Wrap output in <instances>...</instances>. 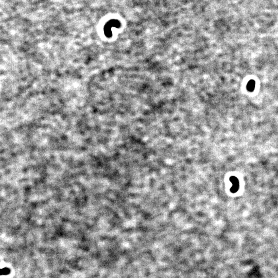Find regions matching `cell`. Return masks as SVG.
<instances>
[{
	"label": "cell",
	"instance_id": "6da1fadb",
	"mask_svg": "<svg viewBox=\"0 0 278 278\" xmlns=\"http://www.w3.org/2000/svg\"><path fill=\"white\" fill-rule=\"evenodd\" d=\"M230 181L232 183V187L230 189L231 192L232 193H236L239 188V180L235 176H232L230 178Z\"/></svg>",
	"mask_w": 278,
	"mask_h": 278
},
{
	"label": "cell",
	"instance_id": "7a4b0ae2",
	"mask_svg": "<svg viewBox=\"0 0 278 278\" xmlns=\"http://www.w3.org/2000/svg\"><path fill=\"white\" fill-rule=\"evenodd\" d=\"M255 86V82L254 80H250L247 85V89L250 92H252L254 90Z\"/></svg>",
	"mask_w": 278,
	"mask_h": 278
}]
</instances>
